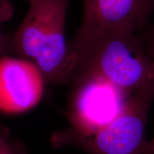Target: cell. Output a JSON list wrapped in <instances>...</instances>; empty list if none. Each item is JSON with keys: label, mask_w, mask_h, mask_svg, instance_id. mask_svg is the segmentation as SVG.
<instances>
[{"label": "cell", "mask_w": 154, "mask_h": 154, "mask_svg": "<svg viewBox=\"0 0 154 154\" xmlns=\"http://www.w3.org/2000/svg\"><path fill=\"white\" fill-rule=\"evenodd\" d=\"M148 49V51H149L150 55H151V57L154 59V37H153V42H152L151 47L150 48V49Z\"/></svg>", "instance_id": "9c48e42d"}, {"label": "cell", "mask_w": 154, "mask_h": 154, "mask_svg": "<svg viewBox=\"0 0 154 154\" xmlns=\"http://www.w3.org/2000/svg\"><path fill=\"white\" fill-rule=\"evenodd\" d=\"M143 154H154V136L151 140L148 141Z\"/></svg>", "instance_id": "ba28073f"}, {"label": "cell", "mask_w": 154, "mask_h": 154, "mask_svg": "<svg viewBox=\"0 0 154 154\" xmlns=\"http://www.w3.org/2000/svg\"><path fill=\"white\" fill-rule=\"evenodd\" d=\"M82 24L74 44L107 29L136 32L154 11V0H83Z\"/></svg>", "instance_id": "277c9868"}, {"label": "cell", "mask_w": 154, "mask_h": 154, "mask_svg": "<svg viewBox=\"0 0 154 154\" xmlns=\"http://www.w3.org/2000/svg\"><path fill=\"white\" fill-rule=\"evenodd\" d=\"M11 12L10 0H0V59L10 51L11 38L3 32L2 23L11 17Z\"/></svg>", "instance_id": "52a82bcc"}, {"label": "cell", "mask_w": 154, "mask_h": 154, "mask_svg": "<svg viewBox=\"0 0 154 154\" xmlns=\"http://www.w3.org/2000/svg\"><path fill=\"white\" fill-rule=\"evenodd\" d=\"M0 154H28L26 146L14 138L5 125L0 124Z\"/></svg>", "instance_id": "8992f818"}, {"label": "cell", "mask_w": 154, "mask_h": 154, "mask_svg": "<svg viewBox=\"0 0 154 154\" xmlns=\"http://www.w3.org/2000/svg\"><path fill=\"white\" fill-rule=\"evenodd\" d=\"M47 84L34 63L5 55L0 59V112L25 113L37 106Z\"/></svg>", "instance_id": "5b68a950"}, {"label": "cell", "mask_w": 154, "mask_h": 154, "mask_svg": "<svg viewBox=\"0 0 154 154\" xmlns=\"http://www.w3.org/2000/svg\"><path fill=\"white\" fill-rule=\"evenodd\" d=\"M29 8L11 37L10 51L38 67L47 84H65L69 66L65 23L69 0H29Z\"/></svg>", "instance_id": "7a4b0ae2"}, {"label": "cell", "mask_w": 154, "mask_h": 154, "mask_svg": "<svg viewBox=\"0 0 154 154\" xmlns=\"http://www.w3.org/2000/svg\"><path fill=\"white\" fill-rule=\"evenodd\" d=\"M153 101L154 82L131 94L106 124L83 132L66 128L54 134L51 143L57 148L76 146L87 154H143L148 143L146 122Z\"/></svg>", "instance_id": "3957f363"}, {"label": "cell", "mask_w": 154, "mask_h": 154, "mask_svg": "<svg viewBox=\"0 0 154 154\" xmlns=\"http://www.w3.org/2000/svg\"><path fill=\"white\" fill-rule=\"evenodd\" d=\"M68 44L65 84L100 78L131 94L154 82V59L136 32L107 29Z\"/></svg>", "instance_id": "6da1fadb"}]
</instances>
